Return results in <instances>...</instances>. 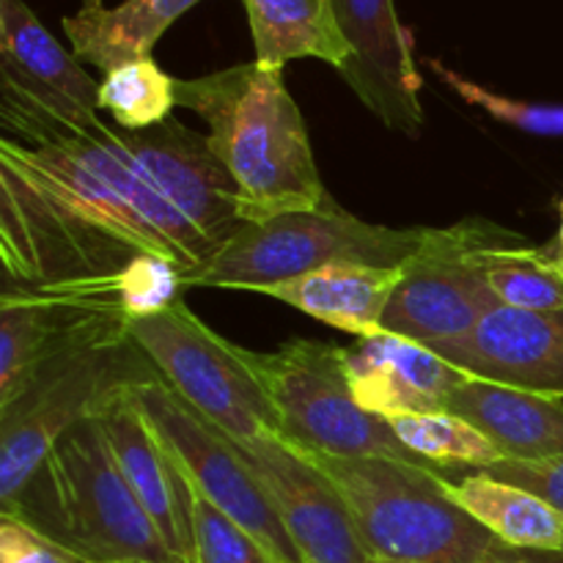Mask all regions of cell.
<instances>
[{
    "label": "cell",
    "instance_id": "1",
    "mask_svg": "<svg viewBox=\"0 0 563 563\" xmlns=\"http://www.w3.org/2000/svg\"><path fill=\"white\" fill-rule=\"evenodd\" d=\"M3 289H64L157 256L190 275L245 223L207 135L168 119L86 132L0 115Z\"/></svg>",
    "mask_w": 563,
    "mask_h": 563
},
{
    "label": "cell",
    "instance_id": "2",
    "mask_svg": "<svg viewBox=\"0 0 563 563\" xmlns=\"http://www.w3.org/2000/svg\"><path fill=\"white\" fill-rule=\"evenodd\" d=\"M176 104L207 124V146L236 185L245 223L308 212L330 198L284 69L253 60L176 80Z\"/></svg>",
    "mask_w": 563,
    "mask_h": 563
},
{
    "label": "cell",
    "instance_id": "3",
    "mask_svg": "<svg viewBox=\"0 0 563 563\" xmlns=\"http://www.w3.org/2000/svg\"><path fill=\"white\" fill-rule=\"evenodd\" d=\"M77 563H185L119 471L97 418H86L49 451L25 487L0 504Z\"/></svg>",
    "mask_w": 563,
    "mask_h": 563
},
{
    "label": "cell",
    "instance_id": "4",
    "mask_svg": "<svg viewBox=\"0 0 563 563\" xmlns=\"http://www.w3.org/2000/svg\"><path fill=\"white\" fill-rule=\"evenodd\" d=\"M300 454L341 495L374 561L478 563L498 544L451 498L443 473L379 456Z\"/></svg>",
    "mask_w": 563,
    "mask_h": 563
},
{
    "label": "cell",
    "instance_id": "5",
    "mask_svg": "<svg viewBox=\"0 0 563 563\" xmlns=\"http://www.w3.org/2000/svg\"><path fill=\"white\" fill-rule=\"evenodd\" d=\"M432 229H388L366 223L333 198L308 212H289L262 223H242L223 251L185 278V289H245L300 278L330 264L407 267L423 251Z\"/></svg>",
    "mask_w": 563,
    "mask_h": 563
},
{
    "label": "cell",
    "instance_id": "6",
    "mask_svg": "<svg viewBox=\"0 0 563 563\" xmlns=\"http://www.w3.org/2000/svg\"><path fill=\"white\" fill-rule=\"evenodd\" d=\"M157 377L132 339L91 344L42 363L0 405V504H9L69 429L119 390Z\"/></svg>",
    "mask_w": 563,
    "mask_h": 563
},
{
    "label": "cell",
    "instance_id": "7",
    "mask_svg": "<svg viewBox=\"0 0 563 563\" xmlns=\"http://www.w3.org/2000/svg\"><path fill=\"white\" fill-rule=\"evenodd\" d=\"M242 357L273 401L280 440L291 449L429 467L396 438L388 421L357 405L346 377V346L291 339L275 352L242 350Z\"/></svg>",
    "mask_w": 563,
    "mask_h": 563
},
{
    "label": "cell",
    "instance_id": "8",
    "mask_svg": "<svg viewBox=\"0 0 563 563\" xmlns=\"http://www.w3.org/2000/svg\"><path fill=\"white\" fill-rule=\"evenodd\" d=\"M130 339L159 377L229 440L278 434L273 401L242 357V346L209 330L181 300L130 319Z\"/></svg>",
    "mask_w": 563,
    "mask_h": 563
},
{
    "label": "cell",
    "instance_id": "9",
    "mask_svg": "<svg viewBox=\"0 0 563 563\" xmlns=\"http://www.w3.org/2000/svg\"><path fill=\"white\" fill-rule=\"evenodd\" d=\"M132 390L157 438L168 445L192 487L209 504L245 528L278 563H306L267 489L245 465L240 449L218 427L198 416L159 374Z\"/></svg>",
    "mask_w": 563,
    "mask_h": 563
},
{
    "label": "cell",
    "instance_id": "10",
    "mask_svg": "<svg viewBox=\"0 0 563 563\" xmlns=\"http://www.w3.org/2000/svg\"><path fill=\"white\" fill-rule=\"evenodd\" d=\"M504 231L498 223L482 218L432 229L423 251L407 262L385 308L383 333L427 346L471 333L484 313L500 306L484 284L478 256Z\"/></svg>",
    "mask_w": 563,
    "mask_h": 563
},
{
    "label": "cell",
    "instance_id": "11",
    "mask_svg": "<svg viewBox=\"0 0 563 563\" xmlns=\"http://www.w3.org/2000/svg\"><path fill=\"white\" fill-rule=\"evenodd\" d=\"M0 115L86 132L99 121V82L25 0H0Z\"/></svg>",
    "mask_w": 563,
    "mask_h": 563
},
{
    "label": "cell",
    "instance_id": "12",
    "mask_svg": "<svg viewBox=\"0 0 563 563\" xmlns=\"http://www.w3.org/2000/svg\"><path fill=\"white\" fill-rule=\"evenodd\" d=\"M253 476L262 482L295 539L306 563H372L333 484L297 449L278 438L264 434L256 440H231Z\"/></svg>",
    "mask_w": 563,
    "mask_h": 563
},
{
    "label": "cell",
    "instance_id": "13",
    "mask_svg": "<svg viewBox=\"0 0 563 563\" xmlns=\"http://www.w3.org/2000/svg\"><path fill=\"white\" fill-rule=\"evenodd\" d=\"M350 60L341 69L363 104L405 137H421V71L394 0H333Z\"/></svg>",
    "mask_w": 563,
    "mask_h": 563
},
{
    "label": "cell",
    "instance_id": "14",
    "mask_svg": "<svg viewBox=\"0 0 563 563\" xmlns=\"http://www.w3.org/2000/svg\"><path fill=\"white\" fill-rule=\"evenodd\" d=\"M429 350L473 379L563 399V308L522 311L500 302L467 335Z\"/></svg>",
    "mask_w": 563,
    "mask_h": 563
},
{
    "label": "cell",
    "instance_id": "15",
    "mask_svg": "<svg viewBox=\"0 0 563 563\" xmlns=\"http://www.w3.org/2000/svg\"><path fill=\"white\" fill-rule=\"evenodd\" d=\"M135 388V385H132ZM124 388L104 401L93 418L102 427L113 460L157 531L185 563H196L192 484L168 445L143 416L135 390Z\"/></svg>",
    "mask_w": 563,
    "mask_h": 563
},
{
    "label": "cell",
    "instance_id": "16",
    "mask_svg": "<svg viewBox=\"0 0 563 563\" xmlns=\"http://www.w3.org/2000/svg\"><path fill=\"white\" fill-rule=\"evenodd\" d=\"M346 377L357 405L390 421L412 412H445L451 394L467 374L427 344L377 333L346 346Z\"/></svg>",
    "mask_w": 563,
    "mask_h": 563
},
{
    "label": "cell",
    "instance_id": "17",
    "mask_svg": "<svg viewBox=\"0 0 563 563\" xmlns=\"http://www.w3.org/2000/svg\"><path fill=\"white\" fill-rule=\"evenodd\" d=\"M445 412L473 423L504 460L548 462L563 456V401L467 377Z\"/></svg>",
    "mask_w": 563,
    "mask_h": 563
},
{
    "label": "cell",
    "instance_id": "18",
    "mask_svg": "<svg viewBox=\"0 0 563 563\" xmlns=\"http://www.w3.org/2000/svg\"><path fill=\"white\" fill-rule=\"evenodd\" d=\"M401 275L405 267L330 264L300 278L264 286L258 295L275 297L330 328L366 339L383 333V313Z\"/></svg>",
    "mask_w": 563,
    "mask_h": 563
},
{
    "label": "cell",
    "instance_id": "19",
    "mask_svg": "<svg viewBox=\"0 0 563 563\" xmlns=\"http://www.w3.org/2000/svg\"><path fill=\"white\" fill-rule=\"evenodd\" d=\"M196 3L201 0H124L108 9L102 0H82L64 16V33L82 64L108 75L121 64L152 58L159 36Z\"/></svg>",
    "mask_w": 563,
    "mask_h": 563
},
{
    "label": "cell",
    "instance_id": "20",
    "mask_svg": "<svg viewBox=\"0 0 563 563\" xmlns=\"http://www.w3.org/2000/svg\"><path fill=\"white\" fill-rule=\"evenodd\" d=\"M242 5L258 64L284 69L289 60L319 58L341 71L350 60L333 0H242Z\"/></svg>",
    "mask_w": 563,
    "mask_h": 563
},
{
    "label": "cell",
    "instance_id": "21",
    "mask_svg": "<svg viewBox=\"0 0 563 563\" xmlns=\"http://www.w3.org/2000/svg\"><path fill=\"white\" fill-rule=\"evenodd\" d=\"M451 498L500 544L520 550H563V515L537 493L476 471L445 476Z\"/></svg>",
    "mask_w": 563,
    "mask_h": 563
},
{
    "label": "cell",
    "instance_id": "22",
    "mask_svg": "<svg viewBox=\"0 0 563 563\" xmlns=\"http://www.w3.org/2000/svg\"><path fill=\"white\" fill-rule=\"evenodd\" d=\"M484 284L498 302L522 311H561L563 273L544 247H531L515 231H504L478 256Z\"/></svg>",
    "mask_w": 563,
    "mask_h": 563
},
{
    "label": "cell",
    "instance_id": "23",
    "mask_svg": "<svg viewBox=\"0 0 563 563\" xmlns=\"http://www.w3.org/2000/svg\"><path fill=\"white\" fill-rule=\"evenodd\" d=\"M388 423L396 438L438 473L440 467L487 471L489 465L504 460V454L473 423L451 412H412L390 418Z\"/></svg>",
    "mask_w": 563,
    "mask_h": 563
},
{
    "label": "cell",
    "instance_id": "24",
    "mask_svg": "<svg viewBox=\"0 0 563 563\" xmlns=\"http://www.w3.org/2000/svg\"><path fill=\"white\" fill-rule=\"evenodd\" d=\"M99 108L110 110L124 130H148L176 108V80L154 58H137L115 66L99 82Z\"/></svg>",
    "mask_w": 563,
    "mask_h": 563
},
{
    "label": "cell",
    "instance_id": "25",
    "mask_svg": "<svg viewBox=\"0 0 563 563\" xmlns=\"http://www.w3.org/2000/svg\"><path fill=\"white\" fill-rule=\"evenodd\" d=\"M427 66L451 88L460 93L467 104L482 108L493 119L504 121V124L517 126V130L528 132V135H542V137H563V104H537V102H522V99L504 97L489 88L478 86V82L467 80L460 71L449 69L443 60L427 58Z\"/></svg>",
    "mask_w": 563,
    "mask_h": 563
},
{
    "label": "cell",
    "instance_id": "26",
    "mask_svg": "<svg viewBox=\"0 0 563 563\" xmlns=\"http://www.w3.org/2000/svg\"><path fill=\"white\" fill-rule=\"evenodd\" d=\"M192 520H196V563H278L269 550H264L218 506L209 504L196 487H192Z\"/></svg>",
    "mask_w": 563,
    "mask_h": 563
},
{
    "label": "cell",
    "instance_id": "27",
    "mask_svg": "<svg viewBox=\"0 0 563 563\" xmlns=\"http://www.w3.org/2000/svg\"><path fill=\"white\" fill-rule=\"evenodd\" d=\"M484 473L500 478V482L517 484V487L528 489V493H537L539 498L553 504L563 515V456H555V460L548 462L500 460L489 465Z\"/></svg>",
    "mask_w": 563,
    "mask_h": 563
},
{
    "label": "cell",
    "instance_id": "28",
    "mask_svg": "<svg viewBox=\"0 0 563 563\" xmlns=\"http://www.w3.org/2000/svg\"><path fill=\"white\" fill-rule=\"evenodd\" d=\"M0 563H77L69 553L22 522L0 517Z\"/></svg>",
    "mask_w": 563,
    "mask_h": 563
},
{
    "label": "cell",
    "instance_id": "29",
    "mask_svg": "<svg viewBox=\"0 0 563 563\" xmlns=\"http://www.w3.org/2000/svg\"><path fill=\"white\" fill-rule=\"evenodd\" d=\"M478 563H563V550H520L498 542Z\"/></svg>",
    "mask_w": 563,
    "mask_h": 563
},
{
    "label": "cell",
    "instance_id": "30",
    "mask_svg": "<svg viewBox=\"0 0 563 563\" xmlns=\"http://www.w3.org/2000/svg\"><path fill=\"white\" fill-rule=\"evenodd\" d=\"M544 251H548L550 262H553L555 267H559L561 273H563V198H561V225H559V234H555V240L550 242V245L544 247Z\"/></svg>",
    "mask_w": 563,
    "mask_h": 563
},
{
    "label": "cell",
    "instance_id": "31",
    "mask_svg": "<svg viewBox=\"0 0 563 563\" xmlns=\"http://www.w3.org/2000/svg\"><path fill=\"white\" fill-rule=\"evenodd\" d=\"M372 563H379V561H372Z\"/></svg>",
    "mask_w": 563,
    "mask_h": 563
}]
</instances>
